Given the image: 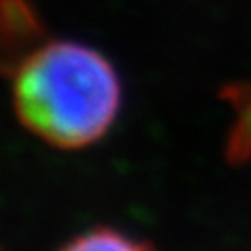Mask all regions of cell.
Returning a JSON list of instances; mask_svg holds the SVG:
<instances>
[{"label":"cell","mask_w":251,"mask_h":251,"mask_svg":"<svg viewBox=\"0 0 251 251\" xmlns=\"http://www.w3.org/2000/svg\"><path fill=\"white\" fill-rule=\"evenodd\" d=\"M222 100L232 111L224 147L226 159L232 166H245L251 161V80L226 86L222 90Z\"/></svg>","instance_id":"3"},{"label":"cell","mask_w":251,"mask_h":251,"mask_svg":"<svg viewBox=\"0 0 251 251\" xmlns=\"http://www.w3.org/2000/svg\"><path fill=\"white\" fill-rule=\"evenodd\" d=\"M40 46V25L29 0H0V69H17Z\"/></svg>","instance_id":"2"},{"label":"cell","mask_w":251,"mask_h":251,"mask_svg":"<svg viewBox=\"0 0 251 251\" xmlns=\"http://www.w3.org/2000/svg\"><path fill=\"white\" fill-rule=\"evenodd\" d=\"M61 251H155L149 243L113 228L88 230L67 243Z\"/></svg>","instance_id":"4"},{"label":"cell","mask_w":251,"mask_h":251,"mask_svg":"<svg viewBox=\"0 0 251 251\" xmlns=\"http://www.w3.org/2000/svg\"><path fill=\"white\" fill-rule=\"evenodd\" d=\"M13 100L19 122L59 149L97 143L113 126L122 84L103 54L80 42H49L15 69Z\"/></svg>","instance_id":"1"}]
</instances>
